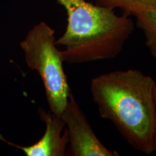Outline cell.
I'll use <instances>...</instances> for the list:
<instances>
[{
  "instance_id": "cell-5",
  "label": "cell",
  "mask_w": 156,
  "mask_h": 156,
  "mask_svg": "<svg viewBox=\"0 0 156 156\" xmlns=\"http://www.w3.org/2000/svg\"><path fill=\"white\" fill-rule=\"evenodd\" d=\"M41 119L46 124V130L41 139L30 146H19L9 142L0 135V139L9 145L21 150L27 156H64L67 155L69 142L68 132L62 116L39 109Z\"/></svg>"
},
{
  "instance_id": "cell-4",
  "label": "cell",
  "mask_w": 156,
  "mask_h": 156,
  "mask_svg": "<svg viewBox=\"0 0 156 156\" xmlns=\"http://www.w3.org/2000/svg\"><path fill=\"white\" fill-rule=\"evenodd\" d=\"M62 117L68 132L67 155L72 156H118L103 145L89 124L86 116L70 91Z\"/></svg>"
},
{
  "instance_id": "cell-1",
  "label": "cell",
  "mask_w": 156,
  "mask_h": 156,
  "mask_svg": "<svg viewBox=\"0 0 156 156\" xmlns=\"http://www.w3.org/2000/svg\"><path fill=\"white\" fill-rule=\"evenodd\" d=\"M153 78L140 70H118L93 78L90 92L100 116L113 123L132 147L154 152L156 105Z\"/></svg>"
},
{
  "instance_id": "cell-8",
  "label": "cell",
  "mask_w": 156,
  "mask_h": 156,
  "mask_svg": "<svg viewBox=\"0 0 156 156\" xmlns=\"http://www.w3.org/2000/svg\"><path fill=\"white\" fill-rule=\"evenodd\" d=\"M154 152H155L156 153V129H155V137H154Z\"/></svg>"
},
{
  "instance_id": "cell-6",
  "label": "cell",
  "mask_w": 156,
  "mask_h": 156,
  "mask_svg": "<svg viewBox=\"0 0 156 156\" xmlns=\"http://www.w3.org/2000/svg\"><path fill=\"white\" fill-rule=\"evenodd\" d=\"M132 16L145 37V44L152 55L156 57V9H143L136 11Z\"/></svg>"
},
{
  "instance_id": "cell-9",
  "label": "cell",
  "mask_w": 156,
  "mask_h": 156,
  "mask_svg": "<svg viewBox=\"0 0 156 156\" xmlns=\"http://www.w3.org/2000/svg\"><path fill=\"white\" fill-rule=\"evenodd\" d=\"M155 105H156V86L155 88Z\"/></svg>"
},
{
  "instance_id": "cell-3",
  "label": "cell",
  "mask_w": 156,
  "mask_h": 156,
  "mask_svg": "<svg viewBox=\"0 0 156 156\" xmlns=\"http://www.w3.org/2000/svg\"><path fill=\"white\" fill-rule=\"evenodd\" d=\"M56 46L55 31L44 22L35 25L20 42L28 67L41 78L49 111L62 116L71 90L63 68L61 51Z\"/></svg>"
},
{
  "instance_id": "cell-2",
  "label": "cell",
  "mask_w": 156,
  "mask_h": 156,
  "mask_svg": "<svg viewBox=\"0 0 156 156\" xmlns=\"http://www.w3.org/2000/svg\"><path fill=\"white\" fill-rule=\"evenodd\" d=\"M67 12V26L58 40L64 62L83 64L116 57L134 30L129 16L86 0H57Z\"/></svg>"
},
{
  "instance_id": "cell-7",
  "label": "cell",
  "mask_w": 156,
  "mask_h": 156,
  "mask_svg": "<svg viewBox=\"0 0 156 156\" xmlns=\"http://www.w3.org/2000/svg\"><path fill=\"white\" fill-rule=\"evenodd\" d=\"M96 5L113 9L119 8L127 16L143 9H156V0H96Z\"/></svg>"
}]
</instances>
